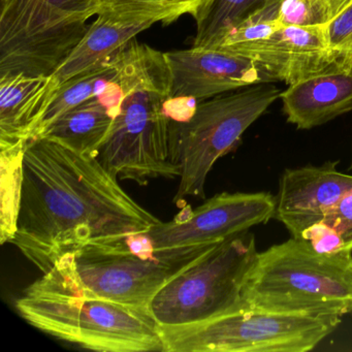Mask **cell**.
Listing matches in <instances>:
<instances>
[{
  "mask_svg": "<svg viewBox=\"0 0 352 352\" xmlns=\"http://www.w3.org/2000/svg\"><path fill=\"white\" fill-rule=\"evenodd\" d=\"M272 83L257 84L228 96L197 102L187 120L170 119V155L180 170L174 201L205 199L208 175L222 156L234 151L245 131L280 98Z\"/></svg>",
  "mask_w": 352,
  "mask_h": 352,
  "instance_id": "5b68a950",
  "label": "cell"
},
{
  "mask_svg": "<svg viewBox=\"0 0 352 352\" xmlns=\"http://www.w3.org/2000/svg\"><path fill=\"white\" fill-rule=\"evenodd\" d=\"M121 63L118 52L98 69L73 78L59 86L51 98L50 104L38 123L32 140L38 139L55 120L67 111L83 104L90 98L104 94L119 82ZM30 140V141H32Z\"/></svg>",
  "mask_w": 352,
  "mask_h": 352,
  "instance_id": "ac0fdd59",
  "label": "cell"
},
{
  "mask_svg": "<svg viewBox=\"0 0 352 352\" xmlns=\"http://www.w3.org/2000/svg\"><path fill=\"white\" fill-rule=\"evenodd\" d=\"M118 180L96 156L48 138L28 142L12 244L45 274L67 253L124 240L162 223Z\"/></svg>",
  "mask_w": 352,
  "mask_h": 352,
  "instance_id": "6da1fadb",
  "label": "cell"
},
{
  "mask_svg": "<svg viewBox=\"0 0 352 352\" xmlns=\"http://www.w3.org/2000/svg\"><path fill=\"white\" fill-rule=\"evenodd\" d=\"M54 91L52 77H0V146L30 142Z\"/></svg>",
  "mask_w": 352,
  "mask_h": 352,
  "instance_id": "2e32d148",
  "label": "cell"
},
{
  "mask_svg": "<svg viewBox=\"0 0 352 352\" xmlns=\"http://www.w3.org/2000/svg\"><path fill=\"white\" fill-rule=\"evenodd\" d=\"M53 7L82 17L98 16L100 9V0H46Z\"/></svg>",
  "mask_w": 352,
  "mask_h": 352,
  "instance_id": "484cf974",
  "label": "cell"
},
{
  "mask_svg": "<svg viewBox=\"0 0 352 352\" xmlns=\"http://www.w3.org/2000/svg\"><path fill=\"white\" fill-rule=\"evenodd\" d=\"M333 10V16L337 17L344 10L347 9L352 3V0H329Z\"/></svg>",
  "mask_w": 352,
  "mask_h": 352,
  "instance_id": "4316f807",
  "label": "cell"
},
{
  "mask_svg": "<svg viewBox=\"0 0 352 352\" xmlns=\"http://www.w3.org/2000/svg\"><path fill=\"white\" fill-rule=\"evenodd\" d=\"M338 162L320 166L287 168L280 180L275 217L294 238L322 221L325 210L352 192V175L337 168Z\"/></svg>",
  "mask_w": 352,
  "mask_h": 352,
  "instance_id": "4fadbf2b",
  "label": "cell"
},
{
  "mask_svg": "<svg viewBox=\"0 0 352 352\" xmlns=\"http://www.w3.org/2000/svg\"><path fill=\"white\" fill-rule=\"evenodd\" d=\"M25 142L0 146V243L10 242L18 230L22 191Z\"/></svg>",
  "mask_w": 352,
  "mask_h": 352,
  "instance_id": "d6986e66",
  "label": "cell"
},
{
  "mask_svg": "<svg viewBox=\"0 0 352 352\" xmlns=\"http://www.w3.org/2000/svg\"><path fill=\"white\" fill-rule=\"evenodd\" d=\"M170 98L208 100L263 83H275L256 63L220 49L192 48L164 53Z\"/></svg>",
  "mask_w": 352,
  "mask_h": 352,
  "instance_id": "7c38bea8",
  "label": "cell"
},
{
  "mask_svg": "<svg viewBox=\"0 0 352 352\" xmlns=\"http://www.w3.org/2000/svg\"><path fill=\"white\" fill-rule=\"evenodd\" d=\"M118 54L120 109L96 157L119 180L142 186L152 179L180 177L170 155V76L164 53L133 40Z\"/></svg>",
  "mask_w": 352,
  "mask_h": 352,
  "instance_id": "3957f363",
  "label": "cell"
},
{
  "mask_svg": "<svg viewBox=\"0 0 352 352\" xmlns=\"http://www.w3.org/2000/svg\"><path fill=\"white\" fill-rule=\"evenodd\" d=\"M322 222L335 230L343 239L348 250L352 251V192L325 210Z\"/></svg>",
  "mask_w": 352,
  "mask_h": 352,
  "instance_id": "d4e9b609",
  "label": "cell"
},
{
  "mask_svg": "<svg viewBox=\"0 0 352 352\" xmlns=\"http://www.w3.org/2000/svg\"><path fill=\"white\" fill-rule=\"evenodd\" d=\"M46 0H0V77H51L89 30Z\"/></svg>",
  "mask_w": 352,
  "mask_h": 352,
  "instance_id": "9c48e42d",
  "label": "cell"
},
{
  "mask_svg": "<svg viewBox=\"0 0 352 352\" xmlns=\"http://www.w3.org/2000/svg\"><path fill=\"white\" fill-rule=\"evenodd\" d=\"M276 199L267 192H222L195 210L146 232L155 251L223 242L275 217Z\"/></svg>",
  "mask_w": 352,
  "mask_h": 352,
  "instance_id": "8fae6325",
  "label": "cell"
},
{
  "mask_svg": "<svg viewBox=\"0 0 352 352\" xmlns=\"http://www.w3.org/2000/svg\"><path fill=\"white\" fill-rule=\"evenodd\" d=\"M340 323L338 315L245 309L199 324L158 327L164 352H306Z\"/></svg>",
  "mask_w": 352,
  "mask_h": 352,
  "instance_id": "52a82bcc",
  "label": "cell"
},
{
  "mask_svg": "<svg viewBox=\"0 0 352 352\" xmlns=\"http://www.w3.org/2000/svg\"><path fill=\"white\" fill-rule=\"evenodd\" d=\"M217 49L251 59L274 82L287 85L341 71L331 46L329 24L283 25L277 19L247 22Z\"/></svg>",
  "mask_w": 352,
  "mask_h": 352,
  "instance_id": "30bf717a",
  "label": "cell"
},
{
  "mask_svg": "<svg viewBox=\"0 0 352 352\" xmlns=\"http://www.w3.org/2000/svg\"><path fill=\"white\" fill-rule=\"evenodd\" d=\"M218 244L155 251L153 255L135 252L125 239L88 245L72 252L74 271L96 296L149 312L150 302L166 284Z\"/></svg>",
  "mask_w": 352,
  "mask_h": 352,
  "instance_id": "ba28073f",
  "label": "cell"
},
{
  "mask_svg": "<svg viewBox=\"0 0 352 352\" xmlns=\"http://www.w3.org/2000/svg\"><path fill=\"white\" fill-rule=\"evenodd\" d=\"M329 32L338 67L352 73V3L329 24Z\"/></svg>",
  "mask_w": 352,
  "mask_h": 352,
  "instance_id": "603a6c76",
  "label": "cell"
},
{
  "mask_svg": "<svg viewBox=\"0 0 352 352\" xmlns=\"http://www.w3.org/2000/svg\"><path fill=\"white\" fill-rule=\"evenodd\" d=\"M213 0H100L98 14L104 12H133L150 14L162 18V24H170L183 15L197 20Z\"/></svg>",
  "mask_w": 352,
  "mask_h": 352,
  "instance_id": "44dd1931",
  "label": "cell"
},
{
  "mask_svg": "<svg viewBox=\"0 0 352 352\" xmlns=\"http://www.w3.org/2000/svg\"><path fill=\"white\" fill-rule=\"evenodd\" d=\"M270 0H213L195 20L197 34L193 46L213 49L241 22L265 7Z\"/></svg>",
  "mask_w": 352,
  "mask_h": 352,
  "instance_id": "ffe728a7",
  "label": "cell"
},
{
  "mask_svg": "<svg viewBox=\"0 0 352 352\" xmlns=\"http://www.w3.org/2000/svg\"><path fill=\"white\" fill-rule=\"evenodd\" d=\"M242 296L245 309L342 317L352 311V251L319 253L292 236L257 254Z\"/></svg>",
  "mask_w": 352,
  "mask_h": 352,
  "instance_id": "277c9868",
  "label": "cell"
},
{
  "mask_svg": "<svg viewBox=\"0 0 352 352\" xmlns=\"http://www.w3.org/2000/svg\"><path fill=\"white\" fill-rule=\"evenodd\" d=\"M257 254L252 234L226 239L166 284L150 314L160 327H176L245 310L243 288Z\"/></svg>",
  "mask_w": 352,
  "mask_h": 352,
  "instance_id": "8992f818",
  "label": "cell"
},
{
  "mask_svg": "<svg viewBox=\"0 0 352 352\" xmlns=\"http://www.w3.org/2000/svg\"><path fill=\"white\" fill-rule=\"evenodd\" d=\"M96 17L81 42L51 76L55 90L73 78L98 69L140 32L157 22L162 23L157 16L133 12H104Z\"/></svg>",
  "mask_w": 352,
  "mask_h": 352,
  "instance_id": "5bb4252c",
  "label": "cell"
},
{
  "mask_svg": "<svg viewBox=\"0 0 352 352\" xmlns=\"http://www.w3.org/2000/svg\"><path fill=\"white\" fill-rule=\"evenodd\" d=\"M335 19L329 0H281L277 20L283 25L313 26Z\"/></svg>",
  "mask_w": 352,
  "mask_h": 352,
  "instance_id": "7402d4cb",
  "label": "cell"
},
{
  "mask_svg": "<svg viewBox=\"0 0 352 352\" xmlns=\"http://www.w3.org/2000/svg\"><path fill=\"white\" fill-rule=\"evenodd\" d=\"M121 98L122 90L117 82L100 96L61 115L40 138L54 140L80 153L96 157L118 114Z\"/></svg>",
  "mask_w": 352,
  "mask_h": 352,
  "instance_id": "e0dca14e",
  "label": "cell"
},
{
  "mask_svg": "<svg viewBox=\"0 0 352 352\" xmlns=\"http://www.w3.org/2000/svg\"><path fill=\"white\" fill-rule=\"evenodd\" d=\"M15 306L32 327L86 349L164 352L160 327L151 314L86 289L74 271L72 252L28 286Z\"/></svg>",
  "mask_w": 352,
  "mask_h": 352,
  "instance_id": "7a4b0ae2",
  "label": "cell"
},
{
  "mask_svg": "<svg viewBox=\"0 0 352 352\" xmlns=\"http://www.w3.org/2000/svg\"><path fill=\"white\" fill-rule=\"evenodd\" d=\"M287 121L300 129L320 126L352 111V73L331 71L300 80L281 92Z\"/></svg>",
  "mask_w": 352,
  "mask_h": 352,
  "instance_id": "9a60e30c",
  "label": "cell"
},
{
  "mask_svg": "<svg viewBox=\"0 0 352 352\" xmlns=\"http://www.w3.org/2000/svg\"><path fill=\"white\" fill-rule=\"evenodd\" d=\"M307 241L314 250L325 254H335L348 250L343 239L331 226L320 221L302 232L300 238Z\"/></svg>",
  "mask_w": 352,
  "mask_h": 352,
  "instance_id": "cb8c5ba5",
  "label": "cell"
}]
</instances>
